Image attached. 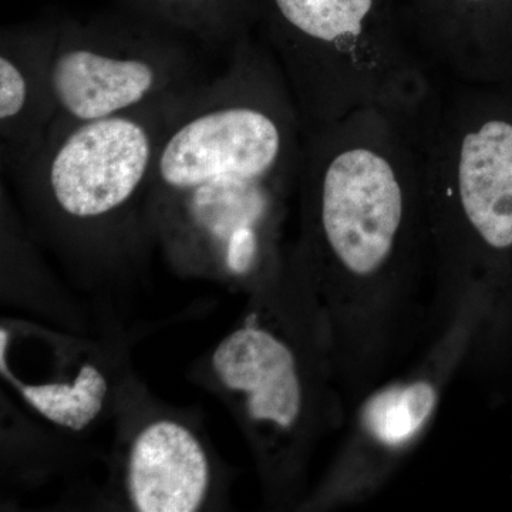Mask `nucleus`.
<instances>
[{
  "label": "nucleus",
  "mask_w": 512,
  "mask_h": 512,
  "mask_svg": "<svg viewBox=\"0 0 512 512\" xmlns=\"http://www.w3.org/2000/svg\"><path fill=\"white\" fill-rule=\"evenodd\" d=\"M303 147L281 67L261 37H245L165 133L147 195L151 237L178 264L245 272L276 262Z\"/></svg>",
  "instance_id": "obj_1"
},
{
  "label": "nucleus",
  "mask_w": 512,
  "mask_h": 512,
  "mask_svg": "<svg viewBox=\"0 0 512 512\" xmlns=\"http://www.w3.org/2000/svg\"><path fill=\"white\" fill-rule=\"evenodd\" d=\"M295 261L342 288H379L430 245L420 134L380 109L305 131Z\"/></svg>",
  "instance_id": "obj_2"
},
{
  "label": "nucleus",
  "mask_w": 512,
  "mask_h": 512,
  "mask_svg": "<svg viewBox=\"0 0 512 512\" xmlns=\"http://www.w3.org/2000/svg\"><path fill=\"white\" fill-rule=\"evenodd\" d=\"M261 39L305 131L380 109L423 131L441 94L414 45L403 0H255Z\"/></svg>",
  "instance_id": "obj_3"
},
{
  "label": "nucleus",
  "mask_w": 512,
  "mask_h": 512,
  "mask_svg": "<svg viewBox=\"0 0 512 512\" xmlns=\"http://www.w3.org/2000/svg\"><path fill=\"white\" fill-rule=\"evenodd\" d=\"M430 245L440 264L512 302V82L441 96L420 137Z\"/></svg>",
  "instance_id": "obj_4"
},
{
  "label": "nucleus",
  "mask_w": 512,
  "mask_h": 512,
  "mask_svg": "<svg viewBox=\"0 0 512 512\" xmlns=\"http://www.w3.org/2000/svg\"><path fill=\"white\" fill-rule=\"evenodd\" d=\"M198 89L47 138L15 183L67 248L114 258L151 235L146 204L158 150Z\"/></svg>",
  "instance_id": "obj_5"
},
{
  "label": "nucleus",
  "mask_w": 512,
  "mask_h": 512,
  "mask_svg": "<svg viewBox=\"0 0 512 512\" xmlns=\"http://www.w3.org/2000/svg\"><path fill=\"white\" fill-rule=\"evenodd\" d=\"M201 45L136 0L92 18L57 16L49 137L207 83Z\"/></svg>",
  "instance_id": "obj_6"
},
{
  "label": "nucleus",
  "mask_w": 512,
  "mask_h": 512,
  "mask_svg": "<svg viewBox=\"0 0 512 512\" xmlns=\"http://www.w3.org/2000/svg\"><path fill=\"white\" fill-rule=\"evenodd\" d=\"M426 63L463 84L512 82V0H403Z\"/></svg>",
  "instance_id": "obj_7"
},
{
  "label": "nucleus",
  "mask_w": 512,
  "mask_h": 512,
  "mask_svg": "<svg viewBox=\"0 0 512 512\" xmlns=\"http://www.w3.org/2000/svg\"><path fill=\"white\" fill-rule=\"evenodd\" d=\"M56 40L57 16L0 32V165L13 181L39 156L55 121Z\"/></svg>",
  "instance_id": "obj_8"
},
{
  "label": "nucleus",
  "mask_w": 512,
  "mask_h": 512,
  "mask_svg": "<svg viewBox=\"0 0 512 512\" xmlns=\"http://www.w3.org/2000/svg\"><path fill=\"white\" fill-rule=\"evenodd\" d=\"M212 369L229 392L244 394L249 419L281 431L296 426L303 410V384L291 346L271 330L245 325L222 339Z\"/></svg>",
  "instance_id": "obj_9"
},
{
  "label": "nucleus",
  "mask_w": 512,
  "mask_h": 512,
  "mask_svg": "<svg viewBox=\"0 0 512 512\" xmlns=\"http://www.w3.org/2000/svg\"><path fill=\"white\" fill-rule=\"evenodd\" d=\"M210 483V460L204 447L177 421H154L131 444L126 487L136 511H198Z\"/></svg>",
  "instance_id": "obj_10"
},
{
  "label": "nucleus",
  "mask_w": 512,
  "mask_h": 512,
  "mask_svg": "<svg viewBox=\"0 0 512 512\" xmlns=\"http://www.w3.org/2000/svg\"><path fill=\"white\" fill-rule=\"evenodd\" d=\"M208 49H232L258 28L255 0H136Z\"/></svg>",
  "instance_id": "obj_11"
},
{
  "label": "nucleus",
  "mask_w": 512,
  "mask_h": 512,
  "mask_svg": "<svg viewBox=\"0 0 512 512\" xmlns=\"http://www.w3.org/2000/svg\"><path fill=\"white\" fill-rule=\"evenodd\" d=\"M109 384L93 365L80 367L73 383L22 384L20 394L40 416L73 431L86 429L103 410Z\"/></svg>",
  "instance_id": "obj_12"
},
{
  "label": "nucleus",
  "mask_w": 512,
  "mask_h": 512,
  "mask_svg": "<svg viewBox=\"0 0 512 512\" xmlns=\"http://www.w3.org/2000/svg\"><path fill=\"white\" fill-rule=\"evenodd\" d=\"M437 403V392L429 382L393 387L376 394L365 410L367 429L387 446L413 439L427 423Z\"/></svg>",
  "instance_id": "obj_13"
}]
</instances>
